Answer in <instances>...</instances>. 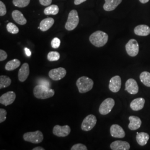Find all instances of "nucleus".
Here are the masks:
<instances>
[{"mask_svg": "<svg viewBox=\"0 0 150 150\" xmlns=\"http://www.w3.org/2000/svg\"><path fill=\"white\" fill-rule=\"evenodd\" d=\"M96 123V116L93 115H89L83 120L81 128L84 131H89L95 127Z\"/></svg>", "mask_w": 150, "mask_h": 150, "instance_id": "nucleus-6", "label": "nucleus"}, {"mask_svg": "<svg viewBox=\"0 0 150 150\" xmlns=\"http://www.w3.org/2000/svg\"><path fill=\"white\" fill-rule=\"evenodd\" d=\"M145 100L143 98H137L134 99L130 103V107L131 109L135 111L142 110L145 105Z\"/></svg>", "mask_w": 150, "mask_h": 150, "instance_id": "nucleus-18", "label": "nucleus"}, {"mask_svg": "<svg viewBox=\"0 0 150 150\" xmlns=\"http://www.w3.org/2000/svg\"><path fill=\"white\" fill-rule=\"evenodd\" d=\"M30 75V67L27 63H24L19 70L18 78L20 82H24L27 80Z\"/></svg>", "mask_w": 150, "mask_h": 150, "instance_id": "nucleus-15", "label": "nucleus"}, {"mask_svg": "<svg viewBox=\"0 0 150 150\" xmlns=\"http://www.w3.org/2000/svg\"><path fill=\"white\" fill-rule=\"evenodd\" d=\"M126 50L127 54L131 57L136 56L139 52V45L134 39H131L126 45Z\"/></svg>", "mask_w": 150, "mask_h": 150, "instance_id": "nucleus-8", "label": "nucleus"}, {"mask_svg": "<svg viewBox=\"0 0 150 150\" xmlns=\"http://www.w3.org/2000/svg\"><path fill=\"white\" fill-rule=\"evenodd\" d=\"M79 23V17L77 11L75 10L71 11L65 24V28L68 31H72L78 26Z\"/></svg>", "mask_w": 150, "mask_h": 150, "instance_id": "nucleus-4", "label": "nucleus"}, {"mask_svg": "<svg viewBox=\"0 0 150 150\" xmlns=\"http://www.w3.org/2000/svg\"><path fill=\"white\" fill-rule=\"evenodd\" d=\"M25 141L31 142L34 144L41 143L43 139V134L41 131L38 130L35 132H28L23 136Z\"/></svg>", "mask_w": 150, "mask_h": 150, "instance_id": "nucleus-5", "label": "nucleus"}, {"mask_svg": "<svg viewBox=\"0 0 150 150\" xmlns=\"http://www.w3.org/2000/svg\"><path fill=\"white\" fill-rule=\"evenodd\" d=\"M38 85H43V86H46L48 87H50L51 86V83L48 80L44 79H40L38 80Z\"/></svg>", "mask_w": 150, "mask_h": 150, "instance_id": "nucleus-34", "label": "nucleus"}, {"mask_svg": "<svg viewBox=\"0 0 150 150\" xmlns=\"http://www.w3.org/2000/svg\"><path fill=\"white\" fill-rule=\"evenodd\" d=\"M12 16L13 20L17 23L20 25H24L27 23V20L23 15L18 10H14L12 13Z\"/></svg>", "mask_w": 150, "mask_h": 150, "instance_id": "nucleus-21", "label": "nucleus"}, {"mask_svg": "<svg viewBox=\"0 0 150 150\" xmlns=\"http://www.w3.org/2000/svg\"><path fill=\"white\" fill-rule=\"evenodd\" d=\"M7 58V54L5 51L0 50V61H3Z\"/></svg>", "mask_w": 150, "mask_h": 150, "instance_id": "nucleus-36", "label": "nucleus"}, {"mask_svg": "<svg viewBox=\"0 0 150 150\" xmlns=\"http://www.w3.org/2000/svg\"><path fill=\"white\" fill-rule=\"evenodd\" d=\"M89 40L93 46L97 47H101L107 43L108 40V36L105 32L97 31L91 34Z\"/></svg>", "mask_w": 150, "mask_h": 150, "instance_id": "nucleus-2", "label": "nucleus"}, {"mask_svg": "<svg viewBox=\"0 0 150 150\" xmlns=\"http://www.w3.org/2000/svg\"><path fill=\"white\" fill-rule=\"evenodd\" d=\"M11 79L7 76L1 75L0 76V89L7 87L11 84Z\"/></svg>", "mask_w": 150, "mask_h": 150, "instance_id": "nucleus-27", "label": "nucleus"}, {"mask_svg": "<svg viewBox=\"0 0 150 150\" xmlns=\"http://www.w3.org/2000/svg\"><path fill=\"white\" fill-rule=\"evenodd\" d=\"M121 79L119 76H113L110 81L108 86L110 90L114 93L117 92L121 89Z\"/></svg>", "mask_w": 150, "mask_h": 150, "instance_id": "nucleus-12", "label": "nucleus"}, {"mask_svg": "<svg viewBox=\"0 0 150 150\" xmlns=\"http://www.w3.org/2000/svg\"><path fill=\"white\" fill-rule=\"evenodd\" d=\"M12 2L13 4L16 7L23 8L29 5L30 0H13Z\"/></svg>", "mask_w": 150, "mask_h": 150, "instance_id": "nucleus-28", "label": "nucleus"}, {"mask_svg": "<svg viewBox=\"0 0 150 150\" xmlns=\"http://www.w3.org/2000/svg\"><path fill=\"white\" fill-rule=\"evenodd\" d=\"M110 134L113 137L123 138L126 134L123 129L118 125H112L110 127Z\"/></svg>", "mask_w": 150, "mask_h": 150, "instance_id": "nucleus-14", "label": "nucleus"}, {"mask_svg": "<svg viewBox=\"0 0 150 150\" xmlns=\"http://www.w3.org/2000/svg\"><path fill=\"white\" fill-rule=\"evenodd\" d=\"M139 2L142 4H146L149 1V0H139Z\"/></svg>", "mask_w": 150, "mask_h": 150, "instance_id": "nucleus-41", "label": "nucleus"}, {"mask_svg": "<svg viewBox=\"0 0 150 150\" xmlns=\"http://www.w3.org/2000/svg\"><path fill=\"white\" fill-rule=\"evenodd\" d=\"M66 73V70L64 68L59 67L50 70L48 72V76L52 80L59 81L64 78Z\"/></svg>", "mask_w": 150, "mask_h": 150, "instance_id": "nucleus-9", "label": "nucleus"}, {"mask_svg": "<svg viewBox=\"0 0 150 150\" xmlns=\"http://www.w3.org/2000/svg\"><path fill=\"white\" fill-rule=\"evenodd\" d=\"M86 0H75L74 1V4L76 5H80L81 4L85 2Z\"/></svg>", "mask_w": 150, "mask_h": 150, "instance_id": "nucleus-38", "label": "nucleus"}, {"mask_svg": "<svg viewBox=\"0 0 150 150\" xmlns=\"http://www.w3.org/2000/svg\"><path fill=\"white\" fill-rule=\"evenodd\" d=\"M51 46L54 48H58L60 46L61 44V41L59 38H55L52 39L51 41Z\"/></svg>", "mask_w": 150, "mask_h": 150, "instance_id": "nucleus-32", "label": "nucleus"}, {"mask_svg": "<svg viewBox=\"0 0 150 150\" xmlns=\"http://www.w3.org/2000/svg\"><path fill=\"white\" fill-rule=\"evenodd\" d=\"M110 148L112 150H129L130 145L129 142L123 141H115L110 145Z\"/></svg>", "mask_w": 150, "mask_h": 150, "instance_id": "nucleus-16", "label": "nucleus"}, {"mask_svg": "<svg viewBox=\"0 0 150 150\" xmlns=\"http://www.w3.org/2000/svg\"><path fill=\"white\" fill-rule=\"evenodd\" d=\"M7 12V10L5 5L2 1H0V16H3L5 15Z\"/></svg>", "mask_w": 150, "mask_h": 150, "instance_id": "nucleus-35", "label": "nucleus"}, {"mask_svg": "<svg viewBox=\"0 0 150 150\" xmlns=\"http://www.w3.org/2000/svg\"><path fill=\"white\" fill-rule=\"evenodd\" d=\"M16 97V93L13 91H8L0 97V103L7 106L13 103Z\"/></svg>", "mask_w": 150, "mask_h": 150, "instance_id": "nucleus-11", "label": "nucleus"}, {"mask_svg": "<svg viewBox=\"0 0 150 150\" xmlns=\"http://www.w3.org/2000/svg\"><path fill=\"white\" fill-rule=\"evenodd\" d=\"M105 4L103 5V9L106 11H111L116 9L122 0H105Z\"/></svg>", "mask_w": 150, "mask_h": 150, "instance_id": "nucleus-20", "label": "nucleus"}, {"mask_svg": "<svg viewBox=\"0 0 150 150\" xmlns=\"http://www.w3.org/2000/svg\"><path fill=\"white\" fill-rule=\"evenodd\" d=\"M140 80L142 83L147 87H150V73L147 71L142 72L139 76Z\"/></svg>", "mask_w": 150, "mask_h": 150, "instance_id": "nucleus-26", "label": "nucleus"}, {"mask_svg": "<svg viewBox=\"0 0 150 150\" xmlns=\"http://www.w3.org/2000/svg\"><path fill=\"white\" fill-rule=\"evenodd\" d=\"M93 84V80L86 76H82L76 81V86L81 93H85L91 90Z\"/></svg>", "mask_w": 150, "mask_h": 150, "instance_id": "nucleus-3", "label": "nucleus"}, {"mask_svg": "<svg viewBox=\"0 0 150 150\" xmlns=\"http://www.w3.org/2000/svg\"><path fill=\"white\" fill-rule=\"evenodd\" d=\"M21 64V62L18 59H13L9 61L5 65V69L7 71H13L17 69Z\"/></svg>", "mask_w": 150, "mask_h": 150, "instance_id": "nucleus-24", "label": "nucleus"}, {"mask_svg": "<svg viewBox=\"0 0 150 150\" xmlns=\"http://www.w3.org/2000/svg\"><path fill=\"white\" fill-rule=\"evenodd\" d=\"M134 33L139 36H147L150 33V28L145 25H140L134 28Z\"/></svg>", "mask_w": 150, "mask_h": 150, "instance_id": "nucleus-17", "label": "nucleus"}, {"mask_svg": "<svg viewBox=\"0 0 150 150\" xmlns=\"http://www.w3.org/2000/svg\"><path fill=\"white\" fill-rule=\"evenodd\" d=\"M54 22V18L51 17H48L45 19H43L40 23V30L43 32L47 31L53 26Z\"/></svg>", "mask_w": 150, "mask_h": 150, "instance_id": "nucleus-22", "label": "nucleus"}, {"mask_svg": "<svg viewBox=\"0 0 150 150\" xmlns=\"http://www.w3.org/2000/svg\"><path fill=\"white\" fill-rule=\"evenodd\" d=\"M52 132L54 135L59 137H64L67 136L71 132V128L69 125L59 126L56 125L54 126Z\"/></svg>", "mask_w": 150, "mask_h": 150, "instance_id": "nucleus-10", "label": "nucleus"}, {"mask_svg": "<svg viewBox=\"0 0 150 150\" xmlns=\"http://www.w3.org/2000/svg\"><path fill=\"white\" fill-rule=\"evenodd\" d=\"M33 93L34 96L38 99L45 100L54 96V91L48 87L38 85L34 87Z\"/></svg>", "mask_w": 150, "mask_h": 150, "instance_id": "nucleus-1", "label": "nucleus"}, {"mask_svg": "<svg viewBox=\"0 0 150 150\" xmlns=\"http://www.w3.org/2000/svg\"><path fill=\"white\" fill-rule=\"evenodd\" d=\"M6 28L7 31L12 34H17L19 32L18 28L14 23L12 22H10L7 25Z\"/></svg>", "mask_w": 150, "mask_h": 150, "instance_id": "nucleus-30", "label": "nucleus"}, {"mask_svg": "<svg viewBox=\"0 0 150 150\" xmlns=\"http://www.w3.org/2000/svg\"><path fill=\"white\" fill-rule=\"evenodd\" d=\"M45 149H43V147H40V146H38V147H36L35 148H33L32 150H45Z\"/></svg>", "mask_w": 150, "mask_h": 150, "instance_id": "nucleus-40", "label": "nucleus"}, {"mask_svg": "<svg viewBox=\"0 0 150 150\" xmlns=\"http://www.w3.org/2000/svg\"><path fill=\"white\" fill-rule=\"evenodd\" d=\"M115 106V100L112 98L105 99L100 105L99 112L102 115H106L111 111Z\"/></svg>", "mask_w": 150, "mask_h": 150, "instance_id": "nucleus-7", "label": "nucleus"}, {"mask_svg": "<svg viewBox=\"0 0 150 150\" xmlns=\"http://www.w3.org/2000/svg\"><path fill=\"white\" fill-rule=\"evenodd\" d=\"M60 59V54L56 51H51L47 54V59L49 61H56Z\"/></svg>", "mask_w": 150, "mask_h": 150, "instance_id": "nucleus-29", "label": "nucleus"}, {"mask_svg": "<svg viewBox=\"0 0 150 150\" xmlns=\"http://www.w3.org/2000/svg\"><path fill=\"white\" fill-rule=\"evenodd\" d=\"M71 150H87V148L82 144H77L71 148Z\"/></svg>", "mask_w": 150, "mask_h": 150, "instance_id": "nucleus-31", "label": "nucleus"}, {"mask_svg": "<svg viewBox=\"0 0 150 150\" xmlns=\"http://www.w3.org/2000/svg\"><path fill=\"white\" fill-rule=\"evenodd\" d=\"M7 111L4 108H0V123H2L6 120Z\"/></svg>", "mask_w": 150, "mask_h": 150, "instance_id": "nucleus-33", "label": "nucleus"}, {"mask_svg": "<svg viewBox=\"0 0 150 150\" xmlns=\"http://www.w3.org/2000/svg\"><path fill=\"white\" fill-rule=\"evenodd\" d=\"M129 129L134 131L139 129L141 125V119L137 116H131L129 117Z\"/></svg>", "mask_w": 150, "mask_h": 150, "instance_id": "nucleus-19", "label": "nucleus"}, {"mask_svg": "<svg viewBox=\"0 0 150 150\" xmlns=\"http://www.w3.org/2000/svg\"><path fill=\"white\" fill-rule=\"evenodd\" d=\"M139 86L136 81L133 79H129L126 82L125 90L131 95H135L139 92Z\"/></svg>", "mask_w": 150, "mask_h": 150, "instance_id": "nucleus-13", "label": "nucleus"}, {"mask_svg": "<svg viewBox=\"0 0 150 150\" xmlns=\"http://www.w3.org/2000/svg\"><path fill=\"white\" fill-rule=\"evenodd\" d=\"M25 51L26 54L27 55V56H28V57L31 56V51H30L28 48H27V47L25 48Z\"/></svg>", "mask_w": 150, "mask_h": 150, "instance_id": "nucleus-39", "label": "nucleus"}, {"mask_svg": "<svg viewBox=\"0 0 150 150\" xmlns=\"http://www.w3.org/2000/svg\"><path fill=\"white\" fill-rule=\"evenodd\" d=\"M39 1L41 5L45 6H50L52 3V0H39Z\"/></svg>", "mask_w": 150, "mask_h": 150, "instance_id": "nucleus-37", "label": "nucleus"}, {"mask_svg": "<svg viewBox=\"0 0 150 150\" xmlns=\"http://www.w3.org/2000/svg\"><path fill=\"white\" fill-rule=\"evenodd\" d=\"M149 139H150V136L147 133L137 132L136 140L137 143L139 145L145 146L146 145Z\"/></svg>", "mask_w": 150, "mask_h": 150, "instance_id": "nucleus-23", "label": "nucleus"}, {"mask_svg": "<svg viewBox=\"0 0 150 150\" xmlns=\"http://www.w3.org/2000/svg\"><path fill=\"white\" fill-rule=\"evenodd\" d=\"M59 12V8L58 6L56 5L49 6L44 10V13L46 15H56Z\"/></svg>", "mask_w": 150, "mask_h": 150, "instance_id": "nucleus-25", "label": "nucleus"}]
</instances>
